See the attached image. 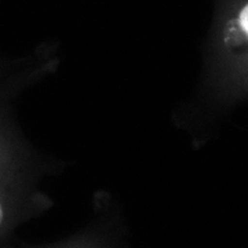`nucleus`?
<instances>
[{
	"label": "nucleus",
	"instance_id": "f257e3e1",
	"mask_svg": "<svg viewBox=\"0 0 248 248\" xmlns=\"http://www.w3.org/2000/svg\"><path fill=\"white\" fill-rule=\"evenodd\" d=\"M60 63V46L47 42L31 51L22 68L0 81V248L9 247L18 226L51 205L40 185L63 163L31 143L18 123L14 104L25 90L57 72Z\"/></svg>",
	"mask_w": 248,
	"mask_h": 248
},
{
	"label": "nucleus",
	"instance_id": "f03ea898",
	"mask_svg": "<svg viewBox=\"0 0 248 248\" xmlns=\"http://www.w3.org/2000/svg\"><path fill=\"white\" fill-rule=\"evenodd\" d=\"M7 248H14L9 246ZM24 248H108L104 243L102 236H99L97 232H84L83 234L75 236L72 239L51 244V246H40V247H24Z\"/></svg>",
	"mask_w": 248,
	"mask_h": 248
},
{
	"label": "nucleus",
	"instance_id": "7ed1b4c3",
	"mask_svg": "<svg viewBox=\"0 0 248 248\" xmlns=\"http://www.w3.org/2000/svg\"><path fill=\"white\" fill-rule=\"evenodd\" d=\"M31 58V53L19 57V58H4L0 57V81L9 78L11 73L18 71L19 68H22Z\"/></svg>",
	"mask_w": 248,
	"mask_h": 248
},
{
	"label": "nucleus",
	"instance_id": "20e7f679",
	"mask_svg": "<svg viewBox=\"0 0 248 248\" xmlns=\"http://www.w3.org/2000/svg\"><path fill=\"white\" fill-rule=\"evenodd\" d=\"M237 28H239L240 33L248 39V3L240 10L239 16H237Z\"/></svg>",
	"mask_w": 248,
	"mask_h": 248
}]
</instances>
